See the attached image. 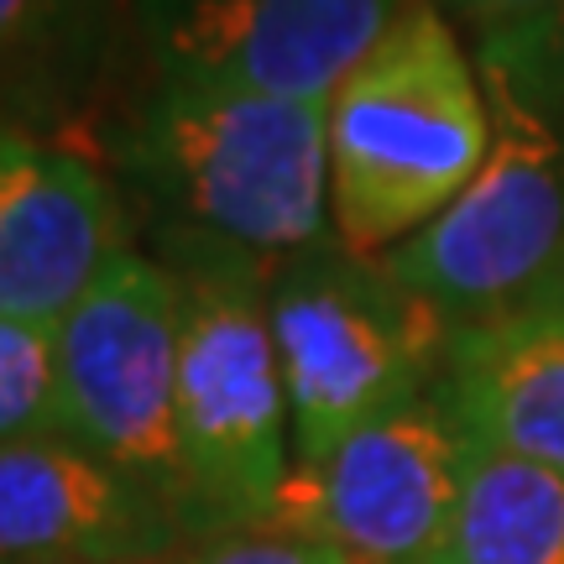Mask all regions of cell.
Segmentation results:
<instances>
[{"label":"cell","instance_id":"9c48e42d","mask_svg":"<svg viewBox=\"0 0 564 564\" xmlns=\"http://www.w3.org/2000/svg\"><path fill=\"white\" fill-rule=\"evenodd\" d=\"M121 251V199L100 167L0 126V319L58 329Z\"/></svg>","mask_w":564,"mask_h":564},{"label":"cell","instance_id":"9a60e30c","mask_svg":"<svg viewBox=\"0 0 564 564\" xmlns=\"http://www.w3.org/2000/svg\"><path fill=\"white\" fill-rule=\"evenodd\" d=\"M183 564H356V560L345 549L288 533V528H241V533L209 539L199 554H188Z\"/></svg>","mask_w":564,"mask_h":564},{"label":"cell","instance_id":"ac0fdd59","mask_svg":"<svg viewBox=\"0 0 564 564\" xmlns=\"http://www.w3.org/2000/svg\"><path fill=\"white\" fill-rule=\"evenodd\" d=\"M539 303H549V308H564V267L554 272V282L544 288V299H539Z\"/></svg>","mask_w":564,"mask_h":564},{"label":"cell","instance_id":"7a4b0ae2","mask_svg":"<svg viewBox=\"0 0 564 564\" xmlns=\"http://www.w3.org/2000/svg\"><path fill=\"white\" fill-rule=\"evenodd\" d=\"M183 288V366H178V512L183 533H241L278 512L288 455V387L272 340V267L183 241L173 267Z\"/></svg>","mask_w":564,"mask_h":564},{"label":"cell","instance_id":"5bb4252c","mask_svg":"<svg viewBox=\"0 0 564 564\" xmlns=\"http://www.w3.org/2000/svg\"><path fill=\"white\" fill-rule=\"evenodd\" d=\"M486 42H497L507 58L518 63L528 79L544 89L549 105L560 110V121H564V0L554 6V11H544V17H533V21L491 26Z\"/></svg>","mask_w":564,"mask_h":564},{"label":"cell","instance_id":"277c9868","mask_svg":"<svg viewBox=\"0 0 564 564\" xmlns=\"http://www.w3.org/2000/svg\"><path fill=\"white\" fill-rule=\"evenodd\" d=\"M491 152L444 215L408 236L382 267L449 324L533 308L564 267V121L549 95L481 42Z\"/></svg>","mask_w":564,"mask_h":564},{"label":"cell","instance_id":"2e32d148","mask_svg":"<svg viewBox=\"0 0 564 564\" xmlns=\"http://www.w3.org/2000/svg\"><path fill=\"white\" fill-rule=\"evenodd\" d=\"M449 11H460V17L481 21L486 32L491 26H512V21H533L544 17V11H554L560 0H444Z\"/></svg>","mask_w":564,"mask_h":564},{"label":"cell","instance_id":"ba28073f","mask_svg":"<svg viewBox=\"0 0 564 564\" xmlns=\"http://www.w3.org/2000/svg\"><path fill=\"white\" fill-rule=\"evenodd\" d=\"M162 79L329 100L382 42L398 0H137Z\"/></svg>","mask_w":564,"mask_h":564},{"label":"cell","instance_id":"8992f818","mask_svg":"<svg viewBox=\"0 0 564 564\" xmlns=\"http://www.w3.org/2000/svg\"><path fill=\"white\" fill-rule=\"evenodd\" d=\"M183 288L173 267L126 246L58 324L63 440L152 486L178 491Z\"/></svg>","mask_w":564,"mask_h":564},{"label":"cell","instance_id":"5b68a950","mask_svg":"<svg viewBox=\"0 0 564 564\" xmlns=\"http://www.w3.org/2000/svg\"><path fill=\"white\" fill-rule=\"evenodd\" d=\"M267 308L288 387L293 460H319L350 434L423 403L455 329L382 262L350 257L335 241L272 267Z\"/></svg>","mask_w":564,"mask_h":564},{"label":"cell","instance_id":"6da1fadb","mask_svg":"<svg viewBox=\"0 0 564 564\" xmlns=\"http://www.w3.org/2000/svg\"><path fill=\"white\" fill-rule=\"evenodd\" d=\"M329 241L382 262L444 215L491 152V105L440 0L398 6L329 95Z\"/></svg>","mask_w":564,"mask_h":564},{"label":"cell","instance_id":"30bf717a","mask_svg":"<svg viewBox=\"0 0 564 564\" xmlns=\"http://www.w3.org/2000/svg\"><path fill=\"white\" fill-rule=\"evenodd\" d=\"M178 512L74 440L0 444V564H167Z\"/></svg>","mask_w":564,"mask_h":564},{"label":"cell","instance_id":"8fae6325","mask_svg":"<svg viewBox=\"0 0 564 564\" xmlns=\"http://www.w3.org/2000/svg\"><path fill=\"white\" fill-rule=\"evenodd\" d=\"M434 403L470 449L564 470V308L455 324Z\"/></svg>","mask_w":564,"mask_h":564},{"label":"cell","instance_id":"e0dca14e","mask_svg":"<svg viewBox=\"0 0 564 564\" xmlns=\"http://www.w3.org/2000/svg\"><path fill=\"white\" fill-rule=\"evenodd\" d=\"M42 6H47V0H0V53L17 47V42L37 26Z\"/></svg>","mask_w":564,"mask_h":564},{"label":"cell","instance_id":"52a82bcc","mask_svg":"<svg viewBox=\"0 0 564 564\" xmlns=\"http://www.w3.org/2000/svg\"><path fill=\"white\" fill-rule=\"evenodd\" d=\"M470 444L444 408L413 403L340 440L319 460H293L272 523L345 549L356 564H429L455 518Z\"/></svg>","mask_w":564,"mask_h":564},{"label":"cell","instance_id":"3957f363","mask_svg":"<svg viewBox=\"0 0 564 564\" xmlns=\"http://www.w3.org/2000/svg\"><path fill=\"white\" fill-rule=\"evenodd\" d=\"M329 100L162 79L131 126V173L188 241L278 267L329 230Z\"/></svg>","mask_w":564,"mask_h":564},{"label":"cell","instance_id":"7c38bea8","mask_svg":"<svg viewBox=\"0 0 564 564\" xmlns=\"http://www.w3.org/2000/svg\"><path fill=\"white\" fill-rule=\"evenodd\" d=\"M429 564H564V470L470 449L455 518Z\"/></svg>","mask_w":564,"mask_h":564},{"label":"cell","instance_id":"4fadbf2b","mask_svg":"<svg viewBox=\"0 0 564 564\" xmlns=\"http://www.w3.org/2000/svg\"><path fill=\"white\" fill-rule=\"evenodd\" d=\"M63 440L58 329L0 319V444Z\"/></svg>","mask_w":564,"mask_h":564}]
</instances>
